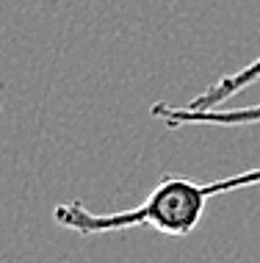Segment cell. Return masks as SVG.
I'll return each instance as SVG.
<instances>
[{"mask_svg":"<svg viewBox=\"0 0 260 263\" xmlns=\"http://www.w3.org/2000/svg\"><path fill=\"white\" fill-rule=\"evenodd\" d=\"M257 183H260V166L210 183H196L194 177H186V175H164L158 180V186L128 211L94 213L78 200H67L55 205L53 219L58 227L72 230L78 236H103V233H122V230L147 227V230H158L164 236L183 238V236H191L199 227L208 202L213 197L257 186Z\"/></svg>","mask_w":260,"mask_h":263,"instance_id":"6da1fadb","label":"cell"},{"mask_svg":"<svg viewBox=\"0 0 260 263\" xmlns=\"http://www.w3.org/2000/svg\"><path fill=\"white\" fill-rule=\"evenodd\" d=\"M155 119L166 127H186V125H219V127H238V125H260V103L247 108H205L196 111L188 105L155 103L150 108Z\"/></svg>","mask_w":260,"mask_h":263,"instance_id":"7a4b0ae2","label":"cell"},{"mask_svg":"<svg viewBox=\"0 0 260 263\" xmlns=\"http://www.w3.org/2000/svg\"><path fill=\"white\" fill-rule=\"evenodd\" d=\"M255 81H260V55L252 64H247V67H241V69H235V72L224 75L222 81L210 83L208 89H202L199 95H194L191 103H188V108H196V111L219 108L222 103H227L233 95H238V91H244L247 86H252Z\"/></svg>","mask_w":260,"mask_h":263,"instance_id":"3957f363","label":"cell"}]
</instances>
